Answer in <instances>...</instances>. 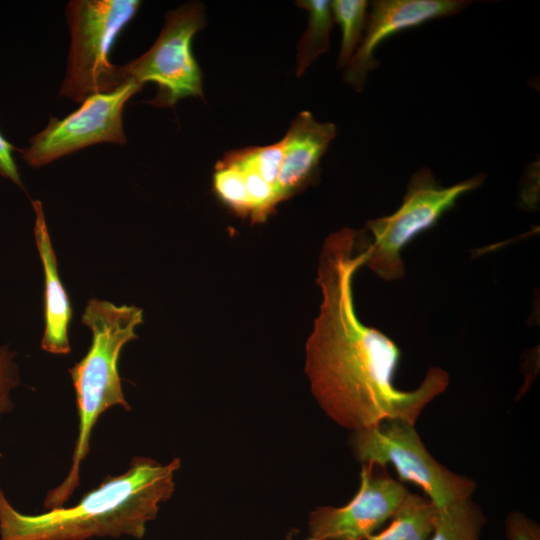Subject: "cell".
<instances>
[{
  "instance_id": "2e32d148",
  "label": "cell",
  "mask_w": 540,
  "mask_h": 540,
  "mask_svg": "<svg viewBox=\"0 0 540 540\" xmlns=\"http://www.w3.org/2000/svg\"><path fill=\"white\" fill-rule=\"evenodd\" d=\"M365 0L331 1L333 20L341 28V48L338 68L347 67L363 39L368 17Z\"/></svg>"
},
{
  "instance_id": "5b68a950",
  "label": "cell",
  "mask_w": 540,
  "mask_h": 540,
  "mask_svg": "<svg viewBox=\"0 0 540 540\" xmlns=\"http://www.w3.org/2000/svg\"><path fill=\"white\" fill-rule=\"evenodd\" d=\"M484 174L444 187L428 167L417 170L410 178L400 207L391 215L367 222V239L362 231L361 246L365 254L364 265L378 277L392 281L405 273L402 250L420 233L432 228L453 208L464 194L479 188Z\"/></svg>"
},
{
  "instance_id": "7a4b0ae2",
  "label": "cell",
  "mask_w": 540,
  "mask_h": 540,
  "mask_svg": "<svg viewBox=\"0 0 540 540\" xmlns=\"http://www.w3.org/2000/svg\"><path fill=\"white\" fill-rule=\"evenodd\" d=\"M179 458L161 464L136 456L128 470L108 476L74 506L39 514L16 510L0 487V540H85L128 535L141 539L160 503L175 489Z\"/></svg>"
},
{
  "instance_id": "ffe728a7",
  "label": "cell",
  "mask_w": 540,
  "mask_h": 540,
  "mask_svg": "<svg viewBox=\"0 0 540 540\" xmlns=\"http://www.w3.org/2000/svg\"><path fill=\"white\" fill-rule=\"evenodd\" d=\"M17 150L0 132V175L24 189L13 151Z\"/></svg>"
},
{
  "instance_id": "277c9868",
  "label": "cell",
  "mask_w": 540,
  "mask_h": 540,
  "mask_svg": "<svg viewBox=\"0 0 540 540\" xmlns=\"http://www.w3.org/2000/svg\"><path fill=\"white\" fill-rule=\"evenodd\" d=\"M140 5L138 0L68 2L65 13L71 44L60 96L82 103L91 95L112 91L126 82L120 66L110 62V53Z\"/></svg>"
},
{
  "instance_id": "e0dca14e",
  "label": "cell",
  "mask_w": 540,
  "mask_h": 540,
  "mask_svg": "<svg viewBox=\"0 0 540 540\" xmlns=\"http://www.w3.org/2000/svg\"><path fill=\"white\" fill-rule=\"evenodd\" d=\"M234 154L249 166L269 187L278 194V178L283 158V142L263 147H249L233 151Z\"/></svg>"
},
{
  "instance_id": "6da1fadb",
  "label": "cell",
  "mask_w": 540,
  "mask_h": 540,
  "mask_svg": "<svg viewBox=\"0 0 540 540\" xmlns=\"http://www.w3.org/2000/svg\"><path fill=\"white\" fill-rule=\"evenodd\" d=\"M360 231L343 228L322 247L317 283L322 302L306 344L305 371L325 413L353 432L386 419L415 424L425 406L443 393L449 374L431 367L412 391L395 387L401 351L386 334L363 324L353 300V278L364 265Z\"/></svg>"
},
{
  "instance_id": "9c48e42d",
  "label": "cell",
  "mask_w": 540,
  "mask_h": 540,
  "mask_svg": "<svg viewBox=\"0 0 540 540\" xmlns=\"http://www.w3.org/2000/svg\"><path fill=\"white\" fill-rule=\"evenodd\" d=\"M408 493L385 466L365 463L353 499L343 507L312 511L305 540H363L393 517Z\"/></svg>"
},
{
  "instance_id": "3957f363",
  "label": "cell",
  "mask_w": 540,
  "mask_h": 540,
  "mask_svg": "<svg viewBox=\"0 0 540 540\" xmlns=\"http://www.w3.org/2000/svg\"><path fill=\"white\" fill-rule=\"evenodd\" d=\"M82 323L91 330V346L69 369L76 394L78 435L69 473L47 493L46 509L64 506L78 487L80 465L89 452L91 433L101 414L116 405L131 410L123 393L118 361L123 347L137 338L135 328L143 323V310L92 298L84 309Z\"/></svg>"
},
{
  "instance_id": "8fae6325",
  "label": "cell",
  "mask_w": 540,
  "mask_h": 540,
  "mask_svg": "<svg viewBox=\"0 0 540 540\" xmlns=\"http://www.w3.org/2000/svg\"><path fill=\"white\" fill-rule=\"evenodd\" d=\"M333 123H321L310 112H301L292 122L283 142L278 178L281 201L313 182L322 156L336 136Z\"/></svg>"
},
{
  "instance_id": "4fadbf2b",
  "label": "cell",
  "mask_w": 540,
  "mask_h": 540,
  "mask_svg": "<svg viewBox=\"0 0 540 540\" xmlns=\"http://www.w3.org/2000/svg\"><path fill=\"white\" fill-rule=\"evenodd\" d=\"M437 508L426 497L408 493L387 528L363 540H428Z\"/></svg>"
},
{
  "instance_id": "ba28073f",
  "label": "cell",
  "mask_w": 540,
  "mask_h": 540,
  "mask_svg": "<svg viewBox=\"0 0 540 540\" xmlns=\"http://www.w3.org/2000/svg\"><path fill=\"white\" fill-rule=\"evenodd\" d=\"M141 89V85L127 80L112 91L91 95L66 117H51L28 147L17 150L28 165L39 168L94 144H124V107Z\"/></svg>"
},
{
  "instance_id": "9a60e30c",
  "label": "cell",
  "mask_w": 540,
  "mask_h": 540,
  "mask_svg": "<svg viewBox=\"0 0 540 540\" xmlns=\"http://www.w3.org/2000/svg\"><path fill=\"white\" fill-rule=\"evenodd\" d=\"M487 519L471 498L437 509L428 540H480Z\"/></svg>"
},
{
  "instance_id": "7c38bea8",
  "label": "cell",
  "mask_w": 540,
  "mask_h": 540,
  "mask_svg": "<svg viewBox=\"0 0 540 540\" xmlns=\"http://www.w3.org/2000/svg\"><path fill=\"white\" fill-rule=\"evenodd\" d=\"M35 213L34 235L44 272V317L45 329L42 349L53 354L70 352L68 330L72 318L69 297L57 271V259L50 240L43 205L39 200L31 201Z\"/></svg>"
},
{
  "instance_id": "5bb4252c",
  "label": "cell",
  "mask_w": 540,
  "mask_h": 540,
  "mask_svg": "<svg viewBox=\"0 0 540 540\" xmlns=\"http://www.w3.org/2000/svg\"><path fill=\"white\" fill-rule=\"evenodd\" d=\"M297 5L309 14L307 29L302 35L297 50V76H301L312 62L327 52L330 31L333 25L331 1L303 0Z\"/></svg>"
},
{
  "instance_id": "ac0fdd59",
  "label": "cell",
  "mask_w": 540,
  "mask_h": 540,
  "mask_svg": "<svg viewBox=\"0 0 540 540\" xmlns=\"http://www.w3.org/2000/svg\"><path fill=\"white\" fill-rule=\"evenodd\" d=\"M20 383L15 352L8 346L0 347V417L13 409L11 391Z\"/></svg>"
},
{
  "instance_id": "8992f818",
  "label": "cell",
  "mask_w": 540,
  "mask_h": 540,
  "mask_svg": "<svg viewBox=\"0 0 540 540\" xmlns=\"http://www.w3.org/2000/svg\"><path fill=\"white\" fill-rule=\"evenodd\" d=\"M351 448L365 463L392 465L401 481L418 485L437 509L471 498L476 483L439 463L423 444L414 424L386 419L353 432Z\"/></svg>"
},
{
  "instance_id": "52a82bcc",
  "label": "cell",
  "mask_w": 540,
  "mask_h": 540,
  "mask_svg": "<svg viewBox=\"0 0 540 540\" xmlns=\"http://www.w3.org/2000/svg\"><path fill=\"white\" fill-rule=\"evenodd\" d=\"M204 26V7L200 3L183 4L169 11L150 49L120 66L124 81L132 80L141 86L155 83L158 91L149 104L156 107H173L188 96L202 97V74L191 43Z\"/></svg>"
},
{
  "instance_id": "d6986e66",
  "label": "cell",
  "mask_w": 540,
  "mask_h": 540,
  "mask_svg": "<svg viewBox=\"0 0 540 540\" xmlns=\"http://www.w3.org/2000/svg\"><path fill=\"white\" fill-rule=\"evenodd\" d=\"M507 540H540L539 525L519 511H511L505 520Z\"/></svg>"
},
{
  "instance_id": "30bf717a",
  "label": "cell",
  "mask_w": 540,
  "mask_h": 540,
  "mask_svg": "<svg viewBox=\"0 0 540 540\" xmlns=\"http://www.w3.org/2000/svg\"><path fill=\"white\" fill-rule=\"evenodd\" d=\"M466 0H377L371 4L363 39L346 67L344 80L360 92L368 73L378 67L374 53L391 35L434 19L462 12Z\"/></svg>"
}]
</instances>
